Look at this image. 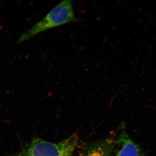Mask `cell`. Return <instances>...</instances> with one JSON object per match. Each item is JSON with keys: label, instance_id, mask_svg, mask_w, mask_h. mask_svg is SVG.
Masks as SVG:
<instances>
[{"label": "cell", "instance_id": "cell-1", "mask_svg": "<svg viewBox=\"0 0 156 156\" xmlns=\"http://www.w3.org/2000/svg\"><path fill=\"white\" fill-rule=\"evenodd\" d=\"M78 144L76 134L58 143L36 138L25 145L17 156H73Z\"/></svg>", "mask_w": 156, "mask_h": 156}, {"label": "cell", "instance_id": "cell-2", "mask_svg": "<svg viewBox=\"0 0 156 156\" xmlns=\"http://www.w3.org/2000/svg\"><path fill=\"white\" fill-rule=\"evenodd\" d=\"M77 21L71 0L62 1L23 37V40L50 29Z\"/></svg>", "mask_w": 156, "mask_h": 156}, {"label": "cell", "instance_id": "cell-3", "mask_svg": "<svg viewBox=\"0 0 156 156\" xmlns=\"http://www.w3.org/2000/svg\"><path fill=\"white\" fill-rule=\"evenodd\" d=\"M114 156H144L142 148L131 139L125 128L115 140Z\"/></svg>", "mask_w": 156, "mask_h": 156}, {"label": "cell", "instance_id": "cell-4", "mask_svg": "<svg viewBox=\"0 0 156 156\" xmlns=\"http://www.w3.org/2000/svg\"><path fill=\"white\" fill-rule=\"evenodd\" d=\"M115 140L104 139L85 144L81 148L78 156H114Z\"/></svg>", "mask_w": 156, "mask_h": 156}]
</instances>
